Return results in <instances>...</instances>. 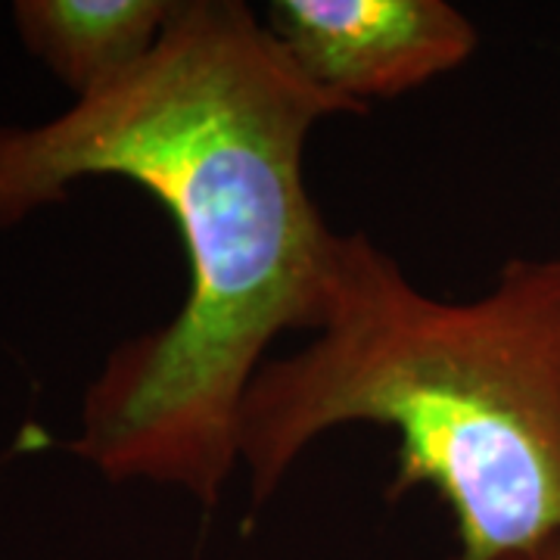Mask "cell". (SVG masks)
<instances>
[{
    "instance_id": "cell-1",
    "label": "cell",
    "mask_w": 560,
    "mask_h": 560,
    "mask_svg": "<svg viewBox=\"0 0 560 560\" xmlns=\"http://www.w3.org/2000/svg\"><path fill=\"white\" fill-rule=\"evenodd\" d=\"M368 106L318 88L241 0H178L156 50L40 125H0V228L125 178L178 228V315L121 340L81 399L84 464L215 508L241 467L253 377L283 330H318L337 231L305 184L320 121Z\"/></svg>"
},
{
    "instance_id": "cell-2",
    "label": "cell",
    "mask_w": 560,
    "mask_h": 560,
    "mask_svg": "<svg viewBox=\"0 0 560 560\" xmlns=\"http://www.w3.org/2000/svg\"><path fill=\"white\" fill-rule=\"evenodd\" d=\"M346 423L396 430L389 499L436 489L455 521L452 560H511L558 539L560 256L504 261L492 290L445 302L364 231H337L315 337L265 361L243 399L253 504Z\"/></svg>"
},
{
    "instance_id": "cell-5",
    "label": "cell",
    "mask_w": 560,
    "mask_h": 560,
    "mask_svg": "<svg viewBox=\"0 0 560 560\" xmlns=\"http://www.w3.org/2000/svg\"><path fill=\"white\" fill-rule=\"evenodd\" d=\"M511 560H560V536L558 539L545 541L539 548H533V551H526V555H517V558Z\"/></svg>"
},
{
    "instance_id": "cell-3",
    "label": "cell",
    "mask_w": 560,
    "mask_h": 560,
    "mask_svg": "<svg viewBox=\"0 0 560 560\" xmlns=\"http://www.w3.org/2000/svg\"><path fill=\"white\" fill-rule=\"evenodd\" d=\"M261 20L318 88L368 109L458 69L480 44L445 0H271Z\"/></svg>"
},
{
    "instance_id": "cell-4",
    "label": "cell",
    "mask_w": 560,
    "mask_h": 560,
    "mask_svg": "<svg viewBox=\"0 0 560 560\" xmlns=\"http://www.w3.org/2000/svg\"><path fill=\"white\" fill-rule=\"evenodd\" d=\"M178 0H20L16 35L75 94L94 97L147 60Z\"/></svg>"
}]
</instances>
